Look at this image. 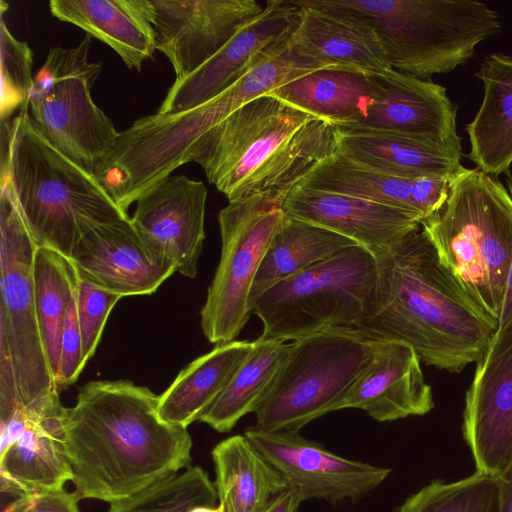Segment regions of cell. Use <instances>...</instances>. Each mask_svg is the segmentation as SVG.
<instances>
[{"label": "cell", "instance_id": "obj_28", "mask_svg": "<svg viewBox=\"0 0 512 512\" xmlns=\"http://www.w3.org/2000/svg\"><path fill=\"white\" fill-rule=\"evenodd\" d=\"M336 128L366 118L373 103L368 72L323 68L290 81L268 93Z\"/></svg>", "mask_w": 512, "mask_h": 512}, {"label": "cell", "instance_id": "obj_38", "mask_svg": "<svg viewBox=\"0 0 512 512\" xmlns=\"http://www.w3.org/2000/svg\"><path fill=\"white\" fill-rule=\"evenodd\" d=\"M76 492L64 488L15 497L2 512H80Z\"/></svg>", "mask_w": 512, "mask_h": 512}, {"label": "cell", "instance_id": "obj_16", "mask_svg": "<svg viewBox=\"0 0 512 512\" xmlns=\"http://www.w3.org/2000/svg\"><path fill=\"white\" fill-rule=\"evenodd\" d=\"M368 75L373 91L368 115L337 130L401 134L462 151L457 109L444 86L393 68Z\"/></svg>", "mask_w": 512, "mask_h": 512}, {"label": "cell", "instance_id": "obj_36", "mask_svg": "<svg viewBox=\"0 0 512 512\" xmlns=\"http://www.w3.org/2000/svg\"><path fill=\"white\" fill-rule=\"evenodd\" d=\"M121 298L79 277L77 313L85 364L95 354L109 314Z\"/></svg>", "mask_w": 512, "mask_h": 512}, {"label": "cell", "instance_id": "obj_29", "mask_svg": "<svg viewBox=\"0 0 512 512\" xmlns=\"http://www.w3.org/2000/svg\"><path fill=\"white\" fill-rule=\"evenodd\" d=\"M355 245L358 244L345 236L286 215L254 279L249 297L250 310L276 283Z\"/></svg>", "mask_w": 512, "mask_h": 512}, {"label": "cell", "instance_id": "obj_5", "mask_svg": "<svg viewBox=\"0 0 512 512\" xmlns=\"http://www.w3.org/2000/svg\"><path fill=\"white\" fill-rule=\"evenodd\" d=\"M37 243L9 187L0 195V424H28L61 410L34 288Z\"/></svg>", "mask_w": 512, "mask_h": 512}, {"label": "cell", "instance_id": "obj_2", "mask_svg": "<svg viewBox=\"0 0 512 512\" xmlns=\"http://www.w3.org/2000/svg\"><path fill=\"white\" fill-rule=\"evenodd\" d=\"M374 255V300L352 328L369 339L404 343L421 362L450 372L482 357L497 324L441 263L421 226Z\"/></svg>", "mask_w": 512, "mask_h": 512}, {"label": "cell", "instance_id": "obj_42", "mask_svg": "<svg viewBox=\"0 0 512 512\" xmlns=\"http://www.w3.org/2000/svg\"><path fill=\"white\" fill-rule=\"evenodd\" d=\"M512 324V263L509 269L498 329Z\"/></svg>", "mask_w": 512, "mask_h": 512}, {"label": "cell", "instance_id": "obj_31", "mask_svg": "<svg viewBox=\"0 0 512 512\" xmlns=\"http://www.w3.org/2000/svg\"><path fill=\"white\" fill-rule=\"evenodd\" d=\"M414 179L384 174L358 163L338 150L317 164L297 185L310 190L343 194L422 215L413 201Z\"/></svg>", "mask_w": 512, "mask_h": 512}, {"label": "cell", "instance_id": "obj_21", "mask_svg": "<svg viewBox=\"0 0 512 512\" xmlns=\"http://www.w3.org/2000/svg\"><path fill=\"white\" fill-rule=\"evenodd\" d=\"M300 24L291 45L326 68L377 72L392 67L375 30L361 19L323 0H297Z\"/></svg>", "mask_w": 512, "mask_h": 512}, {"label": "cell", "instance_id": "obj_17", "mask_svg": "<svg viewBox=\"0 0 512 512\" xmlns=\"http://www.w3.org/2000/svg\"><path fill=\"white\" fill-rule=\"evenodd\" d=\"M70 259L81 279L121 297L150 295L176 272L144 241L131 217L91 225Z\"/></svg>", "mask_w": 512, "mask_h": 512}, {"label": "cell", "instance_id": "obj_40", "mask_svg": "<svg viewBox=\"0 0 512 512\" xmlns=\"http://www.w3.org/2000/svg\"><path fill=\"white\" fill-rule=\"evenodd\" d=\"M302 503L301 497L294 489H287L276 497L264 512H296Z\"/></svg>", "mask_w": 512, "mask_h": 512}, {"label": "cell", "instance_id": "obj_25", "mask_svg": "<svg viewBox=\"0 0 512 512\" xmlns=\"http://www.w3.org/2000/svg\"><path fill=\"white\" fill-rule=\"evenodd\" d=\"M475 75L482 81L481 105L465 130L467 157L491 176L507 172L512 164V56L499 52L486 56Z\"/></svg>", "mask_w": 512, "mask_h": 512}, {"label": "cell", "instance_id": "obj_22", "mask_svg": "<svg viewBox=\"0 0 512 512\" xmlns=\"http://www.w3.org/2000/svg\"><path fill=\"white\" fill-rule=\"evenodd\" d=\"M28 425L0 452L1 492L12 497L63 489L73 472L64 441V411Z\"/></svg>", "mask_w": 512, "mask_h": 512}, {"label": "cell", "instance_id": "obj_41", "mask_svg": "<svg viewBox=\"0 0 512 512\" xmlns=\"http://www.w3.org/2000/svg\"><path fill=\"white\" fill-rule=\"evenodd\" d=\"M496 477L500 489L499 512H512V462L504 472Z\"/></svg>", "mask_w": 512, "mask_h": 512}, {"label": "cell", "instance_id": "obj_39", "mask_svg": "<svg viewBox=\"0 0 512 512\" xmlns=\"http://www.w3.org/2000/svg\"><path fill=\"white\" fill-rule=\"evenodd\" d=\"M452 180L444 177L414 179L413 201L423 220L436 213L445 204Z\"/></svg>", "mask_w": 512, "mask_h": 512}, {"label": "cell", "instance_id": "obj_43", "mask_svg": "<svg viewBox=\"0 0 512 512\" xmlns=\"http://www.w3.org/2000/svg\"><path fill=\"white\" fill-rule=\"evenodd\" d=\"M189 512H222L220 506H198L191 509Z\"/></svg>", "mask_w": 512, "mask_h": 512}, {"label": "cell", "instance_id": "obj_4", "mask_svg": "<svg viewBox=\"0 0 512 512\" xmlns=\"http://www.w3.org/2000/svg\"><path fill=\"white\" fill-rule=\"evenodd\" d=\"M28 108L1 122V184L11 190L37 245L71 258L91 225L130 216L94 175L44 137Z\"/></svg>", "mask_w": 512, "mask_h": 512}, {"label": "cell", "instance_id": "obj_32", "mask_svg": "<svg viewBox=\"0 0 512 512\" xmlns=\"http://www.w3.org/2000/svg\"><path fill=\"white\" fill-rule=\"evenodd\" d=\"M33 275L41 331L57 381L63 327L79 275L70 258L40 246L35 252Z\"/></svg>", "mask_w": 512, "mask_h": 512}, {"label": "cell", "instance_id": "obj_14", "mask_svg": "<svg viewBox=\"0 0 512 512\" xmlns=\"http://www.w3.org/2000/svg\"><path fill=\"white\" fill-rule=\"evenodd\" d=\"M156 50L181 80L214 56L263 11L255 0H146Z\"/></svg>", "mask_w": 512, "mask_h": 512}, {"label": "cell", "instance_id": "obj_8", "mask_svg": "<svg viewBox=\"0 0 512 512\" xmlns=\"http://www.w3.org/2000/svg\"><path fill=\"white\" fill-rule=\"evenodd\" d=\"M375 255L355 245L276 283L253 305L264 340H297L329 327H354L375 296Z\"/></svg>", "mask_w": 512, "mask_h": 512}, {"label": "cell", "instance_id": "obj_30", "mask_svg": "<svg viewBox=\"0 0 512 512\" xmlns=\"http://www.w3.org/2000/svg\"><path fill=\"white\" fill-rule=\"evenodd\" d=\"M289 348L290 343L279 340L258 338L253 341L247 359L199 421L217 432L228 433L242 417L255 413Z\"/></svg>", "mask_w": 512, "mask_h": 512}, {"label": "cell", "instance_id": "obj_12", "mask_svg": "<svg viewBox=\"0 0 512 512\" xmlns=\"http://www.w3.org/2000/svg\"><path fill=\"white\" fill-rule=\"evenodd\" d=\"M301 18L302 8L296 1H267L264 11L214 56L174 81L157 113H179L215 99L253 67L288 46Z\"/></svg>", "mask_w": 512, "mask_h": 512}, {"label": "cell", "instance_id": "obj_37", "mask_svg": "<svg viewBox=\"0 0 512 512\" xmlns=\"http://www.w3.org/2000/svg\"><path fill=\"white\" fill-rule=\"evenodd\" d=\"M85 365L77 313L76 291L68 307L61 337L60 365L57 380L59 388L74 384Z\"/></svg>", "mask_w": 512, "mask_h": 512}, {"label": "cell", "instance_id": "obj_33", "mask_svg": "<svg viewBox=\"0 0 512 512\" xmlns=\"http://www.w3.org/2000/svg\"><path fill=\"white\" fill-rule=\"evenodd\" d=\"M214 482L199 466L173 474L126 499L113 502L107 512H189L216 506Z\"/></svg>", "mask_w": 512, "mask_h": 512}, {"label": "cell", "instance_id": "obj_34", "mask_svg": "<svg viewBox=\"0 0 512 512\" xmlns=\"http://www.w3.org/2000/svg\"><path fill=\"white\" fill-rule=\"evenodd\" d=\"M497 477L475 472L462 480L433 481L408 497L394 512H499Z\"/></svg>", "mask_w": 512, "mask_h": 512}, {"label": "cell", "instance_id": "obj_15", "mask_svg": "<svg viewBox=\"0 0 512 512\" xmlns=\"http://www.w3.org/2000/svg\"><path fill=\"white\" fill-rule=\"evenodd\" d=\"M476 363L463 434L477 472L496 477L512 462V324L495 332Z\"/></svg>", "mask_w": 512, "mask_h": 512}, {"label": "cell", "instance_id": "obj_23", "mask_svg": "<svg viewBox=\"0 0 512 512\" xmlns=\"http://www.w3.org/2000/svg\"><path fill=\"white\" fill-rule=\"evenodd\" d=\"M51 14L110 46L130 69L141 71L156 50L146 0H51Z\"/></svg>", "mask_w": 512, "mask_h": 512}, {"label": "cell", "instance_id": "obj_19", "mask_svg": "<svg viewBox=\"0 0 512 512\" xmlns=\"http://www.w3.org/2000/svg\"><path fill=\"white\" fill-rule=\"evenodd\" d=\"M421 361L408 345L378 340L369 366L354 382L338 410L355 408L379 422L428 413L434 406Z\"/></svg>", "mask_w": 512, "mask_h": 512}, {"label": "cell", "instance_id": "obj_3", "mask_svg": "<svg viewBox=\"0 0 512 512\" xmlns=\"http://www.w3.org/2000/svg\"><path fill=\"white\" fill-rule=\"evenodd\" d=\"M336 134L333 124L266 94L205 132L188 162L198 163L229 202L284 195L337 152Z\"/></svg>", "mask_w": 512, "mask_h": 512}, {"label": "cell", "instance_id": "obj_7", "mask_svg": "<svg viewBox=\"0 0 512 512\" xmlns=\"http://www.w3.org/2000/svg\"><path fill=\"white\" fill-rule=\"evenodd\" d=\"M368 25L390 66L419 79L466 63L476 46L501 29L496 10L476 0H323Z\"/></svg>", "mask_w": 512, "mask_h": 512}, {"label": "cell", "instance_id": "obj_13", "mask_svg": "<svg viewBox=\"0 0 512 512\" xmlns=\"http://www.w3.org/2000/svg\"><path fill=\"white\" fill-rule=\"evenodd\" d=\"M244 435L280 473L302 502L357 501L374 491L391 470L337 455L299 431H265L249 427Z\"/></svg>", "mask_w": 512, "mask_h": 512}, {"label": "cell", "instance_id": "obj_27", "mask_svg": "<svg viewBox=\"0 0 512 512\" xmlns=\"http://www.w3.org/2000/svg\"><path fill=\"white\" fill-rule=\"evenodd\" d=\"M211 454L222 512H264L289 489L280 473L244 434L222 440Z\"/></svg>", "mask_w": 512, "mask_h": 512}, {"label": "cell", "instance_id": "obj_18", "mask_svg": "<svg viewBox=\"0 0 512 512\" xmlns=\"http://www.w3.org/2000/svg\"><path fill=\"white\" fill-rule=\"evenodd\" d=\"M207 194L202 181L168 176L138 196L131 217L144 241L188 278L197 275L205 239Z\"/></svg>", "mask_w": 512, "mask_h": 512}, {"label": "cell", "instance_id": "obj_1", "mask_svg": "<svg viewBox=\"0 0 512 512\" xmlns=\"http://www.w3.org/2000/svg\"><path fill=\"white\" fill-rule=\"evenodd\" d=\"M159 395L129 380L84 384L64 411V441L79 499L117 502L189 468L187 428L159 415Z\"/></svg>", "mask_w": 512, "mask_h": 512}, {"label": "cell", "instance_id": "obj_10", "mask_svg": "<svg viewBox=\"0 0 512 512\" xmlns=\"http://www.w3.org/2000/svg\"><path fill=\"white\" fill-rule=\"evenodd\" d=\"M92 36L73 48L52 47L34 76L29 98L32 121L61 153L96 176L110 157L119 132L94 103L91 89L102 62H89Z\"/></svg>", "mask_w": 512, "mask_h": 512}, {"label": "cell", "instance_id": "obj_44", "mask_svg": "<svg viewBox=\"0 0 512 512\" xmlns=\"http://www.w3.org/2000/svg\"><path fill=\"white\" fill-rule=\"evenodd\" d=\"M506 182H507V186H508V191L512 197V171H510L508 174H507V179H506Z\"/></svg>", "mask_w": 512, "mask_h": 512}, {"label": "cell", "instance_id": "obj_35", "mask_svg": "<svg viewBox=\"0 0 512 512\" xmlns=\"http://www.w3.org/2000/svg\"><path fill=\"white\" fill-rule=\"evenodd\" d=\"M0 14V120L8 122L16 111L29 105L34 86L33 51L27 42L11 34L3 19V12Z\"/></svg>", "mask_w": 512, "mask_h": 512}, {"label": "cell", "instance_id": "obj_26", "mask_svg": "<svg viewBox=\"0 0 512 512\" xmlns=\"http://www.w3.org/2000/svg\"><path fill=\"white\" fill-rule=\"evenodd\" d=\"M252 347L253 342L239 340L218 344L190 362L159 395L160 417L184 428L199 421L227 387Z\"/></svg>", "mask_w": 512, "mask_h": 512}, {"label": "cell", "instance_id": "obj_11", "mask_svg": "<svg viewBox=\"0 0 512 512\" xmlns=\"http://www.w3.org/2000/svg\"><path fill=\"white\" fill-rule=\"evenodd\" d=\"M283 195L258 194L220 210L221 256L201 309L210 343L235 341L251 313L249 297L259 266L286 214Z\"/></svg>", "mask_w": 512, "mask_h": 512}, {"label": "cell", "instance_id": "obj_20", "mask_svg": "<svg viewBox=\"0 0 512 512\" xmlns=\"http://www.w3.org/2000/svg\"><path fill=\"white\" fill-rule=\"evenodd\" d=\"M282 208L287 216L345 236L373 254L421 224L417 215L399 208L298 186L283 195Z\"/></svg>", "mask_w": 512, "mask_h": 512}, {"label": "cell", "instance_id": "obj_9", "mask_svg": "<svg viewBox=\"0 0 512 512\" xmlns=\"http://www.w3.org/2000/svg\"><path fill=\"white\" fill-rule=\"evenodd\" d=\"M378 340L352 327H329L290 343L267 394L255 411L256 427L299 431L338 410L372 362Z\"/></svg>", "mask_w": 512, "mask_h": 512}, {"label": "cell", "instance_id": "obj_24", "mask_svg": "<svg viewBox=\"0 0 512 512\" xmlns=\"http://www.w3.org/2000/svg\"><path fill=\"white\" fill-rule=\"evenodd\" d=\"M336 141L346 157L394 177L454 179L465 168L462 151L406 135L337 130Z\"/></svg>", "mask_w": 512, "mask_h": 512}, {"label": "cell", "instance_id": "obj_6", "mask_svg": "<svg viewBox=\"0 0 512 512\" xmlns=\"http://www.w3.org/2000/svg\"><path fill=\"white\" fill-rule=\"evenodd\" d=\"M421 228L441 263L497 324L512 263V197L495 177L464 168L440 210Z\"/></svg>", "mask_w": 512, "mask_h": 512}]
</instances>
